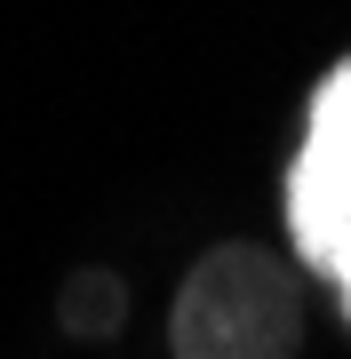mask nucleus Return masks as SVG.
<instances>
[{
	"mask_svg": "<svg viewBox=\"0 0 351 359\" xmlns=\"http://www.w3.org/2000/svg\"><path fill=\"white\" fill-rule=\"evenodd\" d=\"M287 231L303 264L336 280V295H351V56L312 88L303 152L287 168Z\"/></svg>",
	"mask_w": 351,
	"mask_h": 359,
	"instance_id": "2",
	"label": "nucleus"
},
{
	"mask_svg": "<svg viewBox=\"0 0 351 359\" xmlns=\"http://www.w3.org/2000/svg\"><path fill=\"white\" fill-rule=\"evenodd\" d=\"M104 320H120V280H112V287H104V280H80L72 327H104Z\"/></svg>",
	"mask_w": 351,
	"mask_h": 359,
	"instance_id": "3",
	"label": "nucleus"
},
{
	"mask_svg": "<svg viewBox=\"0 0 351 359\" xmlns=\"http://www.w3.org/2000/svg\"><path fill=\"white\" fill-rule=\"evenodd\" d=\"M176 359H287L296 351V280L263 248H208L168 320Z\"/></svg>",
	"mask_w": 351,
	"mask_h": 359,
	"instance_id": "1",
	"label": "nucleus"
},
{
	"mask_svg": "<svg viewBox=\"0 0 351 359\" xmlns=\"http://www.w3.org/2000/svg\"><path fill=\"white\" fill-rule=\"evenodd\" d=\"M343 320H351V295H343Z\"/></svg>",
	"mask_w": 351,
	"mask_h": 359,
	"instance_id": "4",
	"label": "nucleus"
}]
</instances>
